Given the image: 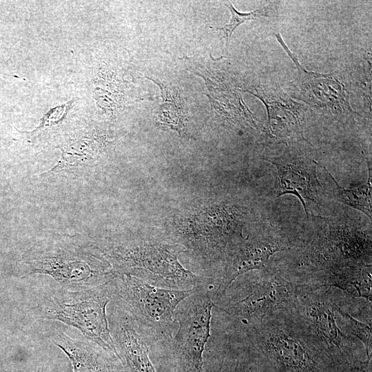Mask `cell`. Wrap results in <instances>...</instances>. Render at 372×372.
<instances>
[{
	"label": "cell",
	"instance_id": "8",
	"mask_svg": "<svg viewBox=\"0 0 372 372\" xmlns=\"http://www.w3.org/2000/svg\"><path fill=\"white\" fill-rule=\"evenodd\" d=\"M110 280L78 291L53 289L40 298L32 314L36 319L57 320L72 326L89 341L119 357L107 320V308L112 299Z\"/></svg>",
	"mask_w": 372,
	"mask_h": 372
},
{
	"label": "cell",
	"instance_id": "18",
	"mask_svg": "<svg viewBox=\"0 0 372 372\" xmlns=\"http://www.w3.org/2000/svg\"><path fill=\"white\" fill-rule=\"evenodd\" d=\"M225 5L229 9L231 14L229 22L224 27L219 28L223 30L225 34L226 46H227L229 43L234 30L240 23L249 20L256 19L266 16L265 9L256 10L247 13H240L234 8L231 3H225Z\"/></svg>",
	"mask_w": 372,
	"mask_h": 372
},
{
	"label": "cell",
	"instance_id": "21",
	"mask_svg": "<svg viewBox=\"0 0 372 372\" xmlns=\"http://www.w3.org/2000/svg\"><path fill=\"white\" fill-rule=\"evenodd\" d=\"M34 372H48L47 369L44 367H40L39 369H38L37 371H35Z\"/></svg>",
	"mask_w": 372,
	"mask_h": 372
},
{
	"label": "cell",
	"instance_id": "17",
	"mask_svg": "<svg viewBox=\"0 0 372 372\" xmlns=\"http://www.w3.org/2000/svg\"><path fill=\"white\" fill-rule=\"evenodd\" d=\"M337 310L338 312V320L341 322L338 325L341 330L362 342L364 345L366 359L372 360L371 327L353 318L348 311L342 309L338 304L337 305Z\"/></svg>",
	"mask_w": 372,
	"mask_h": 372
},
{
	"label": "cell",
	"instance_id": "15",
	"mask_svg": "<svg viewBox=\"0 0 372 372\" xmlns=\"http://www.w3.org/2000/svg\"><path fill=\"white\" fill-rule=\"evenodd\" d=\"M372 265L353 264L315 273L300 285L333 287L354 298L372 300Z\"/></svg>",
	"mask_w": 372,
	"mask_h": 372
},
{
	"label": "cell",
	"instance_id": "14",
	"mask_svg": "<svg viewBox=\"0 0 372 372\" xmlns=\"http://www.w3.org/2000/svg\"><path fill=\"white\" fill-rule=\"evenodd\" d=\"M49 338L67 355L72 372H124L119 357L94 342L72 338L62 331L51 333Z\"/></svg>",
	"mask_w": 372,
	"mask_h": 372
},
{
	"label": "cell",
	"instance_id": "1",
	"mask_svg": "<svg viewBox=\"0 0 372 372\" xmlns=\"http://www.w3.org/2000/svg\"><path fill=\"white\" fill-rule=\"evenodd\" d=\"M371 227L353 224L342 218L324 219L287 260L273 265L286 279L296 285L311 275L336 267L371 264Z\"/></svg>",
	"mask_w": 372,
	"mask_h": 372
},
{
	"label": "cell",
	"instance_id": "12",
	"mask_svg": "<svg viewBox=\"0 0 372 372\" xmlns=\"http://www.w3.org/2000/svg\"><path fill=\"white\" fill-rule=\"evenodd\" d=\"M203 353V372H251L256 353L241 334L211 327Z\"/></svg>",
	"mask_w": 372,
	"mask_h": 372
},
{
	"label": "cell",
	"instance_id": "16",
	"mask_svg": "<svg viewBox=\"0 0 372 372\" xmlns=\"http://www.w3.org/2000/svg\"><path fill=\"white\" fill-rule=\"evenodd\" d=\"M368 178L366 182L358 187L346 189L342 187L328 171L325 166L323 169L333 180L335 187L333 189V198L335 201L344 204L364 213L371 220L372 218V185H371V165L366 159Z\"/></svg>",
	"mask_w": 372,
	"mask_h": 372
},
{
	"label": "cell",
	"instance_id": "13",
	"mask_svg": "<svg viewBox=\"0 0 372 372\" xmlns=\"http://www.w3.org/2000/svg\"><path fill=\"white\" fill-rule=\"evenodd\" d=\"M107 308L110 333L124 372H156L148 345L133 318L112 301Z\"/></svg>",
	"mask_w": 372,
	"mask_h": 372
},
{
	"label": "cell",
	"instance_id": "20",
	"mask_svg": "<svg viewBox=\"0 0 372 372\" xmlns=\"http://www.w3.org/2000/svg\"><path fill=\"white\" fill-rule=\"evenodd\" d=\"M251 372H276L267 365L263 364L256 356V362Z\"/></svg>",
	"mask_w": 372,
	"mask_h": 372
},
{
	"label": "cell",
	"instance_id": "11",
	"mask_svg": "<svg viewBox=\"0 0 372 372\" xmlns=\"http://www.w3.org/2000/svg\"><path fill=\"white\" fill-rule=\"evenodd\" d=\"M276 168L274 183L268 196L293 194L301 202L309 219L315 207L322 205L326 192L318 180L317 162L304 152L289 147L278 156L264 158Z\"/></svg>",
	"mask_w": 372,
	"mask_h": 372
},
{
	"label": "cell",
	"instance_id": "10",
	"mask_svg": "<svg viewBox=\"0 0 372 372\" xmlns=\"http://www.w3.org/2000/svg\"><path fill=\"white\" fill-rule=\"evenodd\" d=\"M295 240L272 225H263L250 231L240 241L227 246L220 260L207 277V290L213 302L219 298L240 276L261 270L276 253L297 247Z\"/></svg>",
	"mask_w": 372,
	"mask_h": 372
},
{
	"label": "cell",
	"instance_id": "2",
	"mask_svg": "<svg viewBox=\"0 0 372 372\" xmlns=\"http://www.w3.org/2000/svg\"><path fill=\"white\" fill-rule=\"evenodd\" d=\"M297 285L275 267L238 276L214 302L211 324L230 329L254 326L265 318L293 306Z\"/></svg>",
	"mask_w": 372,
	"mask_h": 372
},
{
	"label": "cell",
	"instance_id": "6",
	"mask_svg": "<svg viewBox=\"0 0 372 372\" xmlns=\"http://www.w3.org/2000/svg\"><path fill=\"white\" fill-rule=\"evenodd\" d=\"M214 303L206 289L196 290L175 311L178 328L165 342L149 347L156 372H203V353L210 337Z\"/></svg>",
	"mask_w": 372,
	"mask_h": 372
},
{
	"label": "cell",
	"instance_id": "7",
	"mask_svg": "<svg viewBox=\"0 0 372 372\" xmlns=\"http://www.w3.org/2000/svg\"><path fill=\"white\" fill-rule=\"evenodd\" d=\"M110 282L111 301L133 318L148 347L173 335L178 328L175 320L177 307L198 290L158 287L137 278L115 273Z\"/></svg>",
	"mask_w": 372,
	"mask_h": 372
},
{
	"label": "cell",
	"instance_id": "4",
	"mask_svg": "<svg viewBox=\"0 0 372 372\" xmlns=\"http://www.w3.org/2000/svg\"><path fill=\"white\" fill-rule=\"evenodd\" d=\"M242 334L258 360L276 372H335L313 345L289 309L278 311L247 328Z\"/></svg>",
	"mask_w": 372,
	"mask_h": 372
},
{
	"label": "cell",
	"instance_id": "3",
	"mask_svg": "<svg viewBox=\"0 0 372 372\" xmlns=\"http://www.w3.org/2000/svg\"><path fill=\"white\" fill-rule=\"evenodd\" d=\"M103 251L116 274L137 278L152 285L176 290L206 288L205 278L185 269L178 260L185 251L179 243L156 238L107 242Z\"/></svg>",
	"mask_w": 372,
	"mask_h": 372
},
{
	"label": "cell",
	"instance_id": "9",
	"mask_svg": "<svg viewBox=\"0 0 372 372\" xmlns=\"http://www.w3.org/2000/svg\"><path fill=\"white\" fill-rule=\"evenodd\" d=\"M22 273L50 275L62 288L78 291L109 282L114 272L108 260L87 245L72 242L44 244L27 253Z\"/></svg>",
	"mask_w": 372,
	"mask_h": 372
},
{
	"label": "cell",
	"instance_id": "19",
	"mask_svg": "<svg viewBox=\"0 0 372 372\" xmlns=\"http://www.w3.org/2000/svg\"><path fill=\"white\" fill-rule=\"evenodd\" d=\"M372 360H366L363 361L361 367H352L343 370H340L336 372H372L371 369Z\"/></svg>",
	"mask_w": 372,
	"mask_h": 372
},
{
	"label": "cell",
	"instance_id": "5",
	"mask_svg": "<svg viewBox=\"0 0 372 372\" xmlns=\"http://www.w3.org/2000/svg\"><path fill=\"white\" fill-rule=\"evenodd\" d=\"M335 288L297 285V295L289 309L316 349L336 371L360 367L365 351L356 338L338 324Z\"/></svg>",
	"mask_w": 372,
	"mask_h": 372
}]
</instances>
